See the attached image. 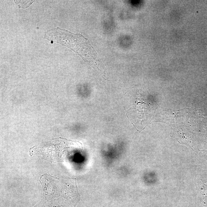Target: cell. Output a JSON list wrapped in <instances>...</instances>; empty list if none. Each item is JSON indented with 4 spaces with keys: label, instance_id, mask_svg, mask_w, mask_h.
<instances>
[{
    "label": "cell",
    "instance_id": "1",
    "mask_svg": "<svg viewBox=\"0 0 207 207\" xmlns=\"http://www.w3.org/2000/svg\"><path fill=\"white\" fill-rule=\"evenodd\" d=\"M44 38L68 47L78 54L103 78H108L106 69L89 41L79 33L57 27L46 32Z\"/></svg>",
    "mask_w": 207,
    "mask_h": 207
}]
</instances>
